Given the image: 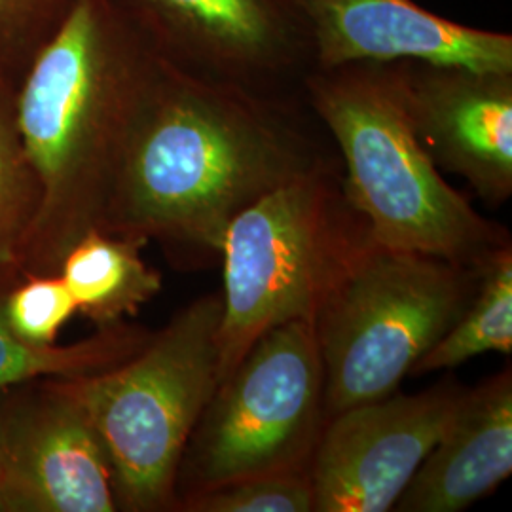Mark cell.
I'll use <instances>...</instances> for the list:
<instances>
[{
	"instance_id": "obj_1",
	"label": "cell",
	"mask_w": 512,
	"mask_h": 512,
	"mask_svg": "<svg viewBox=\"0 0 512 512\" xmlns=\"http://www.w3.org/2000/svg\"><path fill=\"white\" fill-rule=\"evenodd\" d=\"M334 164L291 93L203 78L160 59L99 230L207 260L220 255L243 209Z\"/></svg>"
},
{
	"instance_id": "obj_2",
	"label": "cell",
	"mask_w": 512,
	"mask_h": 512,
	"mask_svg": "<svg viewBox=\"0 0 512 512\" xmlns=\"http://www.w3.org/2000/svg\"><path fill=\"white\" fill-rule=\"evenodd\" d=\"M160 57L112 0H76L18 86V122L40 184L19 277L59 272L99 230Z\"/></svg>"
},
{
	"instance_id": "obj_3",
	"label": "cell",
	"mask_w": 512,
	"mask_h": 512,
	"mask_svg": "<svg viewBox=\"0 0 512 512\" xmlns=\"http://www.w3.org/2000/svg\"><path fill=\"white\" fill-rule=\"evenodd\" d=\"M406 61L311 69L300 90L342 156L349 203L374 243L463 266L509 245L507 228L482 217L421 147L404 101Z\"/></svg>"
},
{
	"instance_id": "obj_4",
	"label": "cell",
	"mask_w": 512,
	"mask_h": 512,
	"mask_svg": "<svg viewBox=\"0 0 512 512\" xmlns=\"http://www.w3.org/2000/svg\"><path fill=\"white\" fill-rule=\"evenodd\" d=\"M370 241L338 164L283 184L243 209L220 249L219 384L266 330L294 319L313 321Z\"/></svg>"
},
{
	"instance_id": "obj_5",
	"label": "cell",
	"mask_w": 512,
	"mask_h": 512,
	"mask_svg": "<svg viewBox=\"0 0 512 512\" xmlns=\"http://www.w3.org/2000/svg\"><path fill=\"white\" fill-rule=\"evenodd\" d=\"M222 294L196 298L128 361L54 378L103 440L118 511L177 509V473L188 437L219 385Z\"/></svg>"
},
{
	"instance_id": "obj_6",
	"label": "cell",
	"mask_w": 512,
	"mask_h": 512,
	"mask_svg": "<svg viewBox=\"0 0 512 512\" xmlns=\"http://www.w3.org/2000/svg\"><path fill=\"white\" fill-rule=\"evenodd\" d=\"M480 272L370 241L313 319L327 420L397 393L469 306Z\"/></svg>"
},
{
	"instance_id": "obj_7",
	"label": "cell",
	"mask_w": 512,
	"mask_h": 512,
	"mask_svg": "<svg viewBox=\"0 0 512 512\" xmlns=\"http://www.w3.org/2000/svg\"><path fill=\"white\" fill-rule=\"evenodd\" d=\"M325 423L313 321L266 330L196 421L177 473V507L190 495L243 478L310 471Z\"/></svg>"
},
{
	"instance_id": "obj_8",
	"label": "cell",
	"mask_w": 512,
	"mask_h": 512,
	"mask_svg": "<svg viewBox=\"0 0 512 512\" xmlns=\"http://www.w3.org/2000/svg\"><path fill=\"white\" fill-rule=\"evenodd\" d=\"M167 65L264 92L291 93L311 69L293 0H112Z\"/></svg>"
},
{
	"instance_id": "obj_9",
	"label": "cell",
	"mask_w": 512,
	"mask_h": 512,
	"mask_svg": "<svg viewBox=\"0 0 512 512\" xmlns=\"http://www.w3.org/2000/svg\"><path fill=\"white\" fill-rule=\"evenodd\" d=\"M465 393L448 378L416 395L393 393L329 418L311 459L313 512L393 511Z\"/></svg>"
},
{
	"instance_id": "obj_10",
	"label": "cell",
	"mask_w": 512,
	"mask_h": 512,
	"mask_svg": "<svg viewBox=\"0 0 512 512\" xmlns=\"http://www.w3.org/2000/svg\"><path fill=\"white\" fill-rule=\"evenodd\" d=\"M114 476L97 429L54 378L4 389L0 512H114Z\"/></svg>"
},
{
	"instance_id": "obj_11",
	"label": "cell",
	"mask_w": 512,
	"mask_h": 512,
	"mask_svg": "<svg viewBox=\"0 0 512 512\" xmlns=\"http://www.w3.org/2000/svg\"><path fill=\"white\" fill-rule=\"evenodd\" d=\"M404 101L440 171L492 207L512 194V71L406 61Z\"/></svg>"
},
{
	"instance_id": "obj_12",
	"label": "cell",
	"mask_w": 512,
	"mask_h": 512,
	"mask_svg": "<svg viewBox=\"0 0 512 512\" xmlns=\"http://www.w3.org/2000/svg\"><path fill=\"white\" fill-rule=\"evenodd\" d=\"M293 2L308 29L311 69L420 61L512 71L509 33L463 25L416 0Z\"/></svg>"
},
{
	"instance_id": "obj_13",
	"label": "cell",
	"mask_w": 512,
	"mask_h": 512,
	"mask_svg": "<svg viewBox=\"0 0 512 512\" xmlns=\"http://www.w3.org/2000/svg\"><path fill=\"white\" fill-rule=\"evenodd\" d=\"M512 471V370L467 387L456 416L393 511L459 512L492 494Z\"/></svg>"
},
{
	"instance_id": "obj_14",
	"label": "cell",
	"mask_w": 512,
	"mask_h": 512,
	"mask_svg": "<svg viewBox=\"0 0 512 512\" xmlns=\"http://www.w3.org/2000/svg\"><path fill=\"white\" fill-rule=\"evenodd\" d=\"M143 241L93 228L65 253L59 272L76 310L97 329L124 323L162 291V275L141 256Z\"/></svg>"
},
{
	"instance_id": "obj_15",
	"label": "cell",
	"mask_w": 512,
	"mask_h": 512,
	"mask_svg": "<svg viewBox=\"0 0 512 512\" xmlns=\"http://www.w3.org/2000/svg\"><path fill=\"white\" fill-rule=\"evenodd\" d=\"M490 351L512 353L511 243L495 249L484 260L473 300L439 342L421 357L410 376L452 370Z\"/></svg>"
},
{
	"instance_id": "obj_16",
	"label": "cell",
	"mask_w": 512,
	"mask_h": 512,
	"mask_svg": "<svg viewBox=\"0 0 512 512\" xmlns=\"http://www.w3.org/2000/svg\"><path fill=\"white\" fill-rule=\"evenodd\" d=\"M0 287V391L38 378H76L118 366L147 344L150 332L118 323L69 346H35L19 340L4 319Z\"/></svg>"
},
{
	"instance_id": "obj_17",
	"label": "cell",
	"mask_w": 512,
	"mask_h": 512,
	"mask_svg": "<svg viewBox=\"0 0 512 512\" xmlns=\"http://www.w3.org/2000/svg\"><path fill=\"white\" fill-rule=\"evenodd\" d=\"M40 184L18 122V86L0 74V287L19 281V258L37 217Z\"/></svg>"
},
{
	"instance_id": "obj_18",
	"label": "cell",
	"mask_w": 512,
	"mask_h": 512,
	"mask_svg": "<svg viewBox=\"0 0 512 512\" xmlns=\"http://www.w3.org/2000/svg\"><path fill=\"white\" fill-rule=\"evenodd\" d=\"M310 471L243 478L183 499L186 512H313Z\"/></svg>"
},
{
	"instance_id": "obj_19",
	"label": "cell",
	"mask_w": 512,
	"mask_h": 512,
	"mask_svg": "<svg viewBox=\"0 0 512 512\" xmlns=\"http://www.w3.org/2000/svg\"><path fill=\"white\" fill-rule=\"evenodd\" d=\"M4 319L19 340L52 346L76 313V302L59 274L25 275L4 294Z\"/></svg>"
},
{
	"instance_id": "obj_20",
	"label": "cell",
	"mask_w": 512,
	"mask_h": 512,
	"mask_svg": "<svg viewBox=\"0 0 512 512\" xmlns=\"http://www.w3.org/2000/svg\"><path fill=\"white\" fill-rule=\"evenodd\" d=\"M76 0H0V74L19 86Z\"/></svg>"
},
{
	"instance_id": "obj_21",
	"label": "cell",
	"mask_w": 512,
	"mask_h": 512,
	"mask_svg": "<svg viewBox=\"0 0 512 512\" xmlns=\"http://www.w3.org/2000/svg\"><path fill=\"white\" fill-rule=\"evenodd\" d=\"M2 397H4V389L0 391V463H2Z\"/></svg>"
}]
</instances>
